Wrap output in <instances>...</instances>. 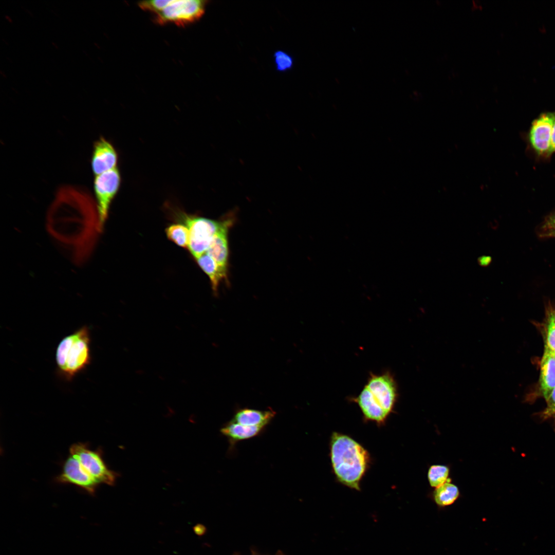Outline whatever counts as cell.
<instances>
[{"instance_id":"7","label":"cell","mask_w":555,"mask_h":555,"mask_svg":"<svg viewBox=\"0 0 555 555\" xmlns=\"http://www.w3.org/2000/svg\"><path fill=\"white\" fill-rule=\"evenodd\" d=\"M70 453L80 462L87 472L98 483L114 485L117 474L109 469L99 451L89 449L86 444L77 443L70 448Z\"/></svg>"},{"instance_id":"31","label":"cell","mask_w":555,"mask_h":555,"mask_svg":"<svg viewBox=\"0 0 555 555\" xmlns=\"http://www.w3.org/2000/svg\"><path fill=\"white\" fill-rule=\"evenodd\" d=\"M253 555H259V554H253ZM276 555H284V554H283V553H282V552H281V551H278V552L276 553Z\"/></svg>"},{"instance_id":"4","label":"cell","mask_w":555,"mask_h":555,"mask_svg":"<svg viewBox=\"0 0 555 555\" xmlns=\"http://www.w3.org/2000/svg\"><path fill=\"white\" fill-rule=\"evenodd\" d=\"M207 1L155 0L139 2V7L151 13L159 24L173 23L185 26L199 20L204 14Z\"/></svg>"},{"instance_id":"13","label":"cell","mask_w":555,"mask_h":555,"mask_svg":"<svg viewBox=\"0 0 555 555\" xmlns=\"http://www.w3.org/2000/svg\"><path fill=\"white\" fill-rule=\"evenodd\" d=\"M265 428L260 426L242 425L230 420L223 425L220 432L227 438L231 450L237 442L260 435Z\"/></svg>"},{"instance_id":"3","label":"cell","mask_w":555,"mask_h":555,"mask_svg":"<svg viewBox=\"0 0 555 555\" xmlns=\"http://www.w3.org/2000/svg\"><path fill=\"white\" fill-rule=\"evenodd\" d=\"M398 397L397 384L390 371L371 373L358 396L350 398L366 421L382 424L393 411Z\"/></svg>"},{"instance_id":"16","label":"cell","mask_w":555,"mask_h":555,"mask_svg":"<svg viewBox=\"0 0 555 555\" xmlns=\"http://www.w3.org/2000/svg\"><path fill=\"white\" fill-rule=\"evenodd\" d=\"M195 260L199 267L209 276L213 291L217 292L220 282L227 279V271L221 268L206 252Z\"/></svg>"},{"instance_id":"30","label":"cell","mask_w":555,"mask_h":555,"mask_svg":"<svg viewBox=\"0 0 555 555\" xmlns=\"http://www.w3.org/2000/svg\"><path fill=\"white\" fill-rule=\"evenodd\" d=\"M24 10H26V12H27V13H28V14H29V15H30V16H33V14H32V13L31 12V11H30L29 10H27V9H24Z\"/></svg>"},{"instance_id":"35","label":"cell","mask_w":555,"mask_h":555,"mask_svg":"<svg viewBox=\"0 0 555 555\" xmlns=\"http://www.w3.org/2000/svg\"><path fill=\"white\" fill-rule=\"evenodd\" d=\"M555 355V353H553Z\"/></svg>"},{"instance_id":"10","label":"cell","mask_w":555,"mask_h":555,"mask_svg":"<svg viewBox=\"0 0 555 555\" xmlns=\"http://www.w3.org/2000/svg\"><path fill=\"white\" fill-rule=\"evenodd\" d=\"M118 155L113 144L104 137L95 141L91 157V167L95 176L117 168Z\"/></svg>"},{"instance_id":"24","label":"cell","mask_w":555,"mask_h":555,"mask_svg":"<svg viewBox=\"0 0 555 555\" xmlns=\"http://www.w3.org/2000/svg\"><path fill=\"white\" fill-rule=\"evenodd\" d=\"M555 152V112H554V120L552 126L550 147L548 152L549 155L552 154Z\"/></svg>"},{"instance_id":"21","label":"cell","mask_w":555,"mask_h":555,"mask_svg":"<svg viewBox=\"0 0 555 555\" xmlns=\"http://www.w3.org/2000/svg\"><path fill=\"white\" fill-rule=\"evenodd\" d=\"M546 342L545 348L555 353V320L553 313L548 319Z\"/></svg>"},{"instance_id":"11","label":"cell","mask_w":555,"mask_h":555,"mask_svg":"<svg viewBox=\"0 0 555 555\" xmlns=\"http://www.w3.org/2000/svg\"><path fill=\"white\" fill-rule=\"evenodd\" d=\"M554 112L541 114L532 123L530 131L531 144L540 154L548 153L550 145Z\"/></svg>"},{"instance_id":"27","label":"cell","mask_w":555,"mask_h":555,"mask_svg":"<svg viewBox=\"0 0 555 555\" xmlns=\"http://www.w3.org/2000/svg\"><path fill=\"white\" fill-rule=\"evenodd\" d=\"M5 17L9 23H12V21L11 18L9 16L5 15Z\"/></svg>"},{"instance_id":"15","label":"cell","mask_w":555,"mask_h":555,"mask_svg":"<svg viewBox=\"0 0 555 555\" xmlns=\"http://www.w3.org/2000/svg\"><path fill=\"white\" fill-rule=\"evenodd\" d=\"M540 386L546 400L555 388V355L546 348L541 362Z\"/></svg>"},{"instance_id":"2","label":"cell","mask_w":555,"mask_h":555,"mask_svg":"<svg viewBox=\"0 0 555 555\" xmlns=\"http://www.w3.org/2000/svg\"><path fill=\"white\" fill-rule=\"evenodd\" d=\"M329 455L334 474L341 484L360 490V482L370 465L368 452L351 437L334 432L329 442Z\"/></svg>"},{"instance_id":"18","label":"cell","mask_w":555,"mask_h":555,"mask_svg":"<svg viewBox=\"0 0 555 555\" xmlns=\"http://www.w3.org/2000/svg\"><path fill=\"white\" fill-rule=\"evenodd\" d=\"M168 238L179 247L188 248L189 243V230L182 224H172L165 229Z\"/></svg>"},{"instance_id":"12","label":"cell","mask_w":555,"mask_h":555,"mask_svg":"<svg viewBox=\"0 0 555 555\" xmlns=\"http://www.w3.org/2000/svg\"><path fill=\"white\" fill-rule=\"evenodd\" d=\"M233 217L230 216L220 230L215 234L206 251L216 263L227 271L229 255L228 232L233 222Z\"/></svg>"},{"instance_id":"26","label":"cell","mask_w":555,"mask_h":555,"mask_svg":"<svg viewBox=\"0 0 555 555\" xmlns=\"http://www.w3.org/2000/svg\"><path fill=\"white\" fill-rule=\"evenodd\" d=\"M491 261V258L488 256H483L478 260V264L482 266H487Z\"/></svg>"},{"instance_id":"29","label":"cell","mask_w":555,"mask_h":555,"mask_svg":"<svg viewBox=\"0 0 555 555\" xmlns=\"http://www.w3.org/2000/svg\"><path fill=\"white\" fill-rule=\"evenodd\" d=\"M52 43V45H53V46L54 47V48H55V49H59V47H58V45H57V44H55V43H54V42H52V43Z\"/></svg>"},{"instance_id":"19","label":"cell","mask_w":555,"mask_h":555,"mask_svg":"<svg viewBox=\"0 0 555 555\" xmlns=\"http://www.w3.org/2000/svg\"><path fill=\"white\" fill-rule=\"evenodd\" d=\"M449 468L445 465H433L428 472V479L432 487L437 488L450 480Z\"/></svg>"},{"instance_id":"1","label":"cell","mask_w":555,"mask_h":555,"mask_svg":"<svg viewBox=\"0 0 555 555\" xmlns=\"http://www.w3.org/2000/svg\"><path fill=\"white\" fill-rule=\"evenodd\" d=\"M47 229L54 239L70 254L74 263L81 265L93 251L102 228L97 215L91 210L70 206L58 210Z\"/></svg>"},{"instance_id":"32","label":"cell","mask_w":555,"mask_h":555,"mask_svg":"<svg viewBox=\"0 0 555 555\" xmlns=\"http://www.w3.org/2000/svg\"><path fill=\"white\" fill-rule=\"evenodd\" d=\"M0 72H1V75H2V76H3V77L4 78H6V76L5 73L4 72H3L2 71V70H1V71H0Z\"/></svg>"},{"instance_id":"25","label":"cell","mask_w":555,"mask_h":555,"mask_svg":"<svg viewBox=\"0 0 555 555\" xmlns=\"http://www.w3.org/2000/svg\"><path fill=\"white\" fill-rule=\"evenodd\" d=\"M193 530L196 534L198 536H202L205 534L206 532V527L200 524H198L194 526Z\"/></svg>"},{"instance_id":"34","label":"cell","mask_w":555,"mask_h":555,"mask_svg":"<svg viewBox=\"0 0 555 555\" xmlns=\"http://www.w3.org/2000/svg\"><path fill=\"white\" fill-rule=\"evenodd\" d=\"M553 317H554V320H555V313H553Z\"/></svg>"},{"instance_id":"23","label":"cell","mask_w":555,"mask_h":555,"mask_svg":"<svg viewBox=\"0 0 555 555\" xmlns=\"http://www.w3.org/2000/svg\"><path fill=\"white\" fill-rule=\"evenodd\" d=\"M543 228L545 231V234L546 235L548 233L555 231V215L547 219L543 226Z\"/></svg>"},{"instance_id":"22","label":"cell","mask_w":555,"mask_h":555,"mask_svg":"<svg viewBox=\"0 0 555 555\" xmlns=\"http://www.w3.org/2000/svg\"><path fill=\"white\" fill-rule=\"evenodd\" d=\"M545 400L546 406L542 412L541 417L543 419H551L555 426V388Z\"/></svg>"},{"instance_id":"17","label":"cell","mask_w":555,"mask_h":555,"mask_svg":"<svg viewBox=\"0 0 555 555\" xmlns=\"http://www.w3.org/2000/svg\"><path fill=\"white\" fill-rule=\"evenodd\" d=\"M459 489L449 480L436 488L433 494V499L440 507L452 505L459 496Z\"/></svg>"},{"instance_id":"14","label":"cell","mask_w":555,"mask_h":555,"mask_svg":"<svg viewBox=\"0 0 555 555\" xmlns=\"http://www.w3.org/2000/svg\"><path fill=\"white\" fill-rule=\"evenodd\" d=\"M275 415V412L271 409L260 410L244 408L236 411L231 420L242 425L266 428Z\"/></svg>"},{"instance_id":"20","label":"cell","mask_w":555,"mask_h":555,"mask_svg":"<svg viewBox=\"0 0 555 555\" xmlns=\"http://www.w3.org/2000/svg\"><path fill=\"white\" fill-rule=\"evenodd\" d=\"M274 58L277 70L285 71L292 68L293 59L285 52L281 50L276 51L274 54Z\"/></svg>"},{"instance_id":"28","label":"cell","mask_w":555,"mask_h":555,"mask_svg":"<svg viewBox=\"0 0 555 555\" xmlns=\"http://www.w3.org/2000/svg\"><path fill=\"white\" fill-rule=\"evenodd\" d=\"M546 235L547 236L555 237V231L551 232L548 233Z\"/></svg>"},{"instance_id":"5","label":"cell","mask_w":555,"mask_h":555,"mask_svg":"<svg viewBox=\"0 0 555 555\" xmlns=\"http://www.w3.org/2000/svg\"><path fill=\"white\" fill-rule=\"evenodd\" d=\"M90 337L89 328L84 326L65 337L56 349L55 360L61 373L70 379L89 364Z\"/></svg>"},{"instance_id":"9","label":"cell","mask_w":555,"mask_h":555,"mask_svg":"<svg viewBox=\"0 0 555 555\" xmlns=\"http://www.w3.org/2000/svg\"><path fill=\"white\" fill-rule=\"evenodd\" d=\"M58 480L74 484L90 494L95 493L99 484L84 469L79 460L71 455L65 462Z\"/></svg>"},{"instance_id":"33","label":"cell","mask_w":555,"mask_h":555,"mask_svg":"<svg viewBox=\"0 0 555 555\" xmlns=\"http://www.w3.org/2000/svg\"><path fill=\"white\" fill-rule=\"evenodd\" d=\"M2 40H3V42L5 43V44H7V45H9V43H7V42H6V41H5V40H4L3 39Z\"/></svg>"},{"instance_id":"8","label":"cell","mask_w":555,"mask_h":555,"mask_svg":"<svg viewBox=\"0 0 555 555\" xmlns=\"http://www.w3.org/2000/svg\"><path fill=\"white\" fill-rule=\"evenodd\" d=\"M120 182L121 177L117 168L95 176L94 193L102 228L107 217L111 202L119 190Z\"/></svg>"},{"instance_id":"6","label":"cell","mask_w":555,"mask_h":555,"mask_svg":"<svg viewBox=\"0 0 555 555\" xmlns=\"http://www.w3.org/2000/svg\"><path fill=\"white\" fill-rule=\"evenodd\" d=\"M183 218L190 233L188 248L195 258L206 252L213 237L224 225L226 219L217 221L201 217L185 215Z\"/></svg>"}]
</instances>
